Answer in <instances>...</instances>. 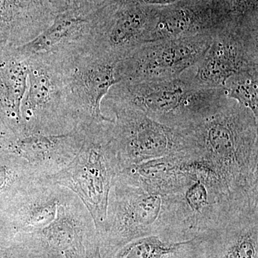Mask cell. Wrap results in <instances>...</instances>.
Segmentation results:
<instances>
[{"instance_id": "1", "label": "cell", "mask_w": 258, "mask_h": 258, "mask_svg": "<svg viewBox=\"0 0 258 258\" xmlns=\"http://www.w3.org/2000/svg\"><path fill=\"white\" fill-rule=\"evenodd\" d=\"M184 131L185 150L208 161L232 198L258 200V118L250 110L226 97Z\"/></svg>"}, {"instance_id": "2", "label": "cell", "mask_w": 258, "mask_h": 258, "mask_svg": "<svg viewBox=\"0 0 258 258\" xmlns=\"http://www.w3.org/2000/svg\"><path fill=\"white\" fill-rule=\"evenodd\" d=\"M161 235L189 239L179 194L163 195L115 177L108 197L106 229L98 237L102 257L137 239Z\"/></svg>"}, {"instance_id": "3", "label": "cell", "mask_w": 258, "mask_h": 258, "mask_svg": "<svg viewBox=\"0 0 258 258\" xmlns=\"http://www.w3.org/2000/svg\"><path fill=\"white\" fill-rule=\"evenodd\" d=\"M192 68L169 79L117 83L104 101L134 107L171 128H191L226 98L222 88H209L199 83Z\"/></svg>"}, {"instance_id": "4", "label": "cell", "mask_w": 258, "mask_h": 258, "mask_svg": "<svg viewBox=\"0 0 258 258\" xmlns=\"http://www.w3.org/2000/svg\"><path fill=\"white\" fill-rule=\"evenodd\" d=\"M113 122V119L82 128L84 141L77 155L60 172L49 176L81 200L92 217L98 237L106 229L110 190L120 171L111 143Z\"/></svg>"}, {"instance_id": "5", "label": "cell", "mask_w": 258, "mask_h": 258, "mask_svg": "<svg viewBox=\"0 0 258 258\" xmlns=\"http://www.w3.org/2000/svg\"><path fill=\"white\" fill-rule=\"evenodd\" d=\"M27 57L28 86L20 109L23 134L59 135L77 128L55 56L40 54Z\"/></svg>"}, {"instance_id": "6", "label": "cell", "mask_w": 258, "mask_h": 258, "mask_svg": "<svg viewBox=\"0 0 258 258\" xmlns=\"http://www.w3.org/2000/svg\"><path fill=\"white\" fill-rule=\"evenodd\" d=\"M52 55L63 76L77 128L113 120L103 114L101 105L111 88L120 83L118 61L88 46Z\"/></svg>"}, {"instance_id": "7", "label": "cell", "mask_w": 258, "mask_h": 258, "mask_svg": "<svg viewBox=\"0 0 258 258\" xmlns=\"http://www.w3.org/2000/svg\"><path fill=\"white\" fill-rule=\"evenodd\" d=\"M105 102L115 115L111 143L120 171L186 149L183 129L162 124L134 107Z\"/></svg>"}, {"instance_id": "8", "label": "cell", "mask_w": 258, "mask_h": 258, "mask_svg": "<svg viewBox=\"0 0 258 258\" xmlns=\"http://www.w3.org/2000/svg\"><path fill=\"white\" fill-rule=\"evenodd\" d=\"M212 35L164 39L145 42L117 64L120 82H141L176 77L203 59Z\"/></svg>"}, {"instance_id": "9", "label": "cell", "mask_w": 258, "mask_h": 258, "mask_svg": "<svg viewBox=\"0 0 258 258\" xmlns=\"http://www.w3.org/2000/svg\"><path fill=\"white\" fill-rule=\"evenodd\" d=\"M212 38L203 59L192 68L195 79L203 86L222 88L234 75L258 69L257 28H225Z\"/></svg>"}, {"instance_id": "10", "label": "cell", "mask_w": 258, "mask_h": 258, "mask_svg": "<svg viewBox=\"0 0 258 258\" xmlns=\"http://www.w3.org/2000/svg\"><path fill=\"white\" fill-rule=\"evenodd\" d=\"M96 232L87 208L69 190L58 205L55 220L42 230L25 235L42 258H84L86 241Z\"/></svg>"}, {"instance_id": "11", "label": "cell", "mask_w": 258, "mask_h": 258, "mask_svg": "<svg viewBox=\"0 0 258 258\" xmlns=\"http://www.w3.org/2000/svg\"><path fill=\"white\" fill-rule=\"evenodd\" d=\"M149 7L133 3L102 23L90 24L88 47L118 62L123 60L149 41L158 15V8Z\"/></svg>"}, {"instance_id": "12", "label": "cell", "mask_w": 258, "mask_h": 258, "mask_svg": "<svg viewBox=\"0 0 258 258\" xmlns=\"http://www.w3.org/2000/svg\"><path fill=\"white\" fill-rule=\"evenodd\" d=\"M84 131L59 135L21 134L0 139V148L28 163L39 175H54L69 165L82 147Z\"/></svg>"}, {"instance_id": "13", "label": "cell", "mask_w": 258, "mask_h": 258, "mask_svg": "<svg viewBox=\"0 0 258 258\" xmlns=\"http://www.w3.org/2000/svg\"><path fill=\"white\" fill-rule=\"evenodd\" d=\"M69 189L44 177L0 212V231L10 236L35 233L55 220Z\"/></svg>"}, {"instance_id": "14", "label": "cell", "mask_w": 258, "mask_h": 258, "mask_svg": "<svg viewBox=\"0 0 258 258\" xmlns=\"http://www.w3.org/2000/svg\"><path fill=\"white\" fill-rule=\"evenodd\" d=\"M210 258H258V206L232 214L203 235Z\"/></svg>"}, {"instance_id": "15", "label": "cell", "mask_w": 258, "mask_h": 258, "mask_svg": "<svg viewBox=\"0 0 258 258\" xmlns=\"http://www.w3.org/2000/svg\"><path fill=\"white\" fill-rule=\"evenodd\" d=\"M28 57L18 47L0 45V125L23 134L22 102L28 86Z\"/></svg>"}, {"instance_id": "16", "label": "cell", "mask_w": 258, "mask_h": 258, "mask_svg": "<svg viewBox=\"0 0 258 258\" xmlns=\"http://www.w3.org/2000/svg\"><path fill=\"white\" fill-rule=\"evenodd\" d=\"M90 23L83 19H58L33 40L18 47L23 55L58 54L88 46Z\"/></svg>"}, {"instance_id": "17", "label": "cell", "mask_w": 258, "mask_h": 258, "mask_svg": "<svg viewBox=\"0 0 258 258\" xmlns=\"http://www.w3.org/2000/svg\"><path fill=\"white\" fill-rule=\"evenodd\" d=\"M203 251V236L182 239L150 235L132 241L103 258H197Z\"/></svg>"}, {"instance_id": "18", "label": "cell", "mask_w": 258, "mask_h": 258, "mask_svg": "<svg viewBox=\"0 0 258 258\" xmlns=\"http://www.w3.org/2000/svg\"><path fill=\"white\" fill-rule=\"evenodd\" d=\"M44 177L26 161L0 148V212Z\"/></svg>"}, {"instance_id": "19", "label": "cell", "mask_w": 258, "mask_h": 258, "mask_svg": "<svg viewBox=\"0 0 258 258\" xmlns=\"http://www.w3.org/2000/svg\"><path fill=\"white\" fill-rule=\"evenodd\" d=\"M222 89L227 98L235 100L258 118V69L234 75Z\"/></svg>"}, {"instance_id": "20", "label": "cell", "mask_w": 258, "mask_h": 258, "mask_svg": "<svg viewBox=\"0 0 258 258\" xmlns=\"http://www.w3.org/2000/svg\"><path fill=\"white\" fill-rule=\"evenodd\" d=\"M84 258H103L96 232L88 237L86 241Z\"/></svg>"}, {"instance_id": "21", "label": "cell", "mask_w": 258, "mask_h": 258, "mask_svg": "<svg viewBox=\"0 0 258 258\" xmlns=\"http://www.w3.org/2000/svg\"><path fill=\"white\" fill-rule=\"evenodd\" d=\"M12 134H13L10 132L9 129L3 126V125H0V139L6 138V137H9Z\"/></svg>"}]
</instances>
